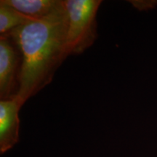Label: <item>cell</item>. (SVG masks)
Listing matches in <instances>:
<instances>
[{
    "mask_svg": "<svg viewBox=\"0 0 157 157\" xmlns=\"http://www.w3.org/2000/svg\"><path fill=\"white\" fill-rule=\"evenodd\" d=\"M23 104L18 98L0 101V153L11 149L19 141V111Z\"/></svg>",
    "mask_w": 157,
    "mask_h": 157,
    "instance_id": "obj_4",
    "label": "cell"
},
{
    "mask_svg": "<svg viewBox=\"0 0 157 157\" xmlns=\"http://www.w3.org/2000/svg\"><path fill=\"white\" fill-rule=\"evenodd\" d=\"M101 0H65L68 15V56L80 55L98 38L97 13Z\"/></svg>",
    "mask_w": 157,
    "mask_h": 157,
    "instance_id": "obj_2",
    "label": "cell"
},
{
    "mask_svg": "<svg viewBox=\"0 0 157 157\" xmlns=\"http://www.w3.org/2000/svg\"><path fill=\"white\" fill-rule=\"evenodd\" d=\"M68 15L63 6L48 16L35 20L8 34L22 56L17 97L24 104L50 84L68 56ZM5 35V34H4Z\"/></svg>",
    "mask_w": 157,
    "mask_h": 157,
    "instance_id": "obj_1",
    "label": "cell"
},
{
    "mask_svg": "<svg viewBox=\"0 0 157 157\" xmlns=\"http://www.w3.org/2000/svg\"><path fill=\"white\" fill-rule=\"evenodd\" d=\"M0 2L34 20L48 16L63 6V0H1Z\"/></svg>",
    "mask_w": 157,
    "mask_h": 157,
    "instance_id": "obj_5",
    "label": "cell"
},
{
    "mask_svg": "<svg viewBox=\"0 0 157 157\" xmlns=\"http://www.w3.org/2000/svg\"><path fill=\"white\" fill-rule=\"evenodd\" d=\"M129 2L139 10H146L153 9L157 5V1H145V0L140 1V0H136V1H129Z\"/></svg>",
    "mask_w": 157,
    "mask_h": 157,
    "instance_id": "obj_7",
    "label": "cell"
},
{
    "mask_svg": "<svg viewBox=\"0 0 157 157\" xmlns=\"http://www.w3.org/2000/svg\"><path fill=\"white\" fill-rule=\"evenodd\" d=\"M22 56L9 35L0 36V98L10 100L17 96L20 89Z\"/></svg>",
    "mask_w": 157,
    "mask_h": 157,
    "instance_id": "obj_3",
    "label": "cell"
},
{
    "mask_svg": "<svg viewBox=\"0 0 157 157\" xmlns=\"http://www.w3.org/2000/svg\"><path fill=\"white\" fill-rule=\"evenodd\" d=\"M35 21L13 7L0 2V34H8L12 30Z\"/></svg>",
    "mask_w": 157,
    "mask_h": 157,
    "instance_id": "obj_6",
    "label": "cell"
}]
</instances>
